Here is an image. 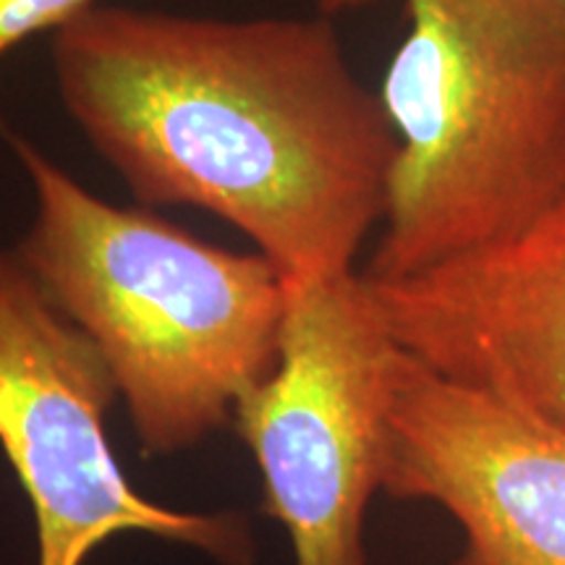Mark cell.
<instances>
[{
  "label": "cell",
  "instance_id": "2",
  "mask_svg": "<svg viewBox=\"0 0 565 565\" xmlns=\"http://www.w3.org/2000/svg\"><path fill=\"white\" fill-rule=\"evenodd\" d=\"M11 147L34 192L13 252L100 351L141 448L179 454L233 422L278 362L288 301L278 267L105 202L30 141Z\"/></svg>",
  "mask_w": 565,
  "mask_h": 565
},
{
  "label": "cell",
  "instance_id": "6",
  "mask_svg": "<svg viewBox=\"0 0 565 565\" xmlns=\"http://www.w3.org/2000/svg\"><path fill=\"white\" fill-rule=\"evenodd\" d=\"M383 492L456 519V565H565V433L401 349Z\"/></svg>",
  "mask_w": 565,
  "mask_h": 565
},
{
  "label": "cell",
  "instance_id": "9",
  "mask_svg": "<svg viewBox=\"0 0 565 565\" xmlns=\"http://www.w3.org/2000/svg\"><path fill=\"white\" fill-rule=\"evenodd\" d=\"M557 3H563V6H565V0H557Z\"/></svg>",
  "mask_w": 565,
  "mask_h": 565
},
{
  "label": "cell",
  "instance_id": "3",
  "mask_svg": "<svg viewBox=\"0 0 565 565\" xmlns=\"http://www.w3.org/2000/svg\"><path fill=\"white\" fill-rule=\"evenodd\" d=\"M370 0H320L322 17ZM380 100L398 137L370 280H401L565 207V6L404 0Z\"/></svg>",
  "mask_w": 565,
  "mask_h": 565
},
{
  "label": "cell",
  "instance_id": "1",
  "mask_svg": "<svg viewBox=\"0 0 565 565\" xmlns=\"http://www.w3.org/2000/svg\"><path fill=\"white\" fill-rule=\"evenodd\" d=\"M63 108L134 200L207 210L282 278L353 275L398 137L330 17L95 6L53 34Z\"/></svg>",
  "mask_w": 565,
  "mask_h": 565
},
{
  "label": "cell",
  "instance_id": "5",
  "mask_svg": "<svg viewBox=\"0 0 565 565\" xmlns=\"http://www.w3.org/2000/svg\"><path fill=\"white\" fill-rule=\"evenodd\" d=\"M108 364L0 249V448L38 524V565H84L113 536L150 534L223 565H252L244 515L175 511L137 492L113 454Z\"/></svg>",
  "mask_w": 565,
  "mask_h": 565
},
{
  "label": "cell",
  "instance_id": "7",
  "mask_svg": "<svg viewBox=\"0 0 565 565\" xmlns=\"http://www.w3.org/2000/svg\"><path fill=\"white\" fill-rule=\"evenodd\" d=\"M364 282L408 356L565 433V207L424 273Z\"/></svg>",
  "mask_w": 565,
  "mask_h": 565
},
{
  "label": "cell",
  "instance_id": "4",
  "mask_svg": "<svg viewBox=\"0 0 565 565\" xmlns=\"http://www.w3.org/2000/svg\"><path fill=\"white\" fill-rule=\"evenodd\" d=\"M286 282L278 362L238 401L233 424L294 563L370 565L364 521L383 490L401 345L362 273Z\"/></svg>",
  "mask_w": 565,
  "mask_h": 565
},
{
  "label": "cell",
  "instance_id": "8",
  "mask_svg": "<svg viewBox=\"0 0 565 565\" xmlns=\"http://www.w3.org/2000/svg\"><path fill=\"white\" fill-rule=\"evenodd\" d=\"M95 6L97 0H0V58L34 34L61 32Z\"/></svg>",
  "mask_w": 565,
  "mask_h": 565
}]
</instances>
